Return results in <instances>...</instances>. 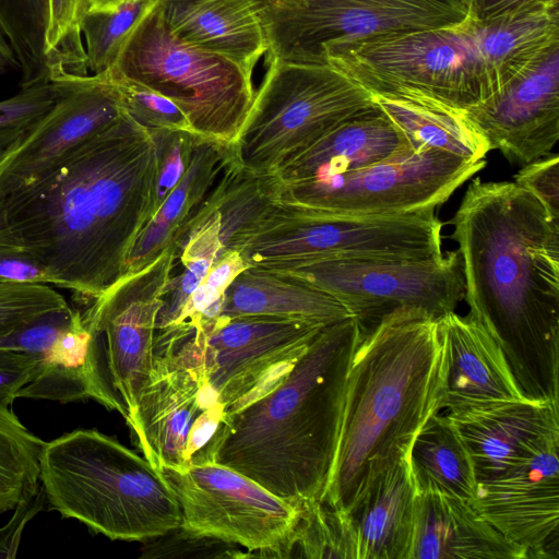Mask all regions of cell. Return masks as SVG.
Returning <instances> with one entry per match:
<instances>
[{
	"label": "cell",
	"instance_id": "1",
	"mask_svg": "<svg viewBox=\"0 0 559 559\" xmlns=\"http://www.w3.org/2000/svg\"><path fill=\"white\" fill-rule=\"evenodd\" d=\"M156 151L126 111L36 187L0 201V245L40 265L86 306L127 273L154 215Z\"/></svg>",
	"mask_w": 559,
	"mask_h": 559
},
{
	"label": "cell",
	"instance_id": "2",
	"mask_svg": "<svg viewBox=\"0 0 559 559\" xmlns=\"http://www.w3.org/2000/svg\"><path fill=\"white\" fill-rule=\"evenodd\" d=\"M450 224L468 316L525 399L559 401V218L514 181L476 178Z\"/></svg>",
	"mask_w": 559,
	"mask_h": 559
},
{
	"label": "cell",
	"instance_id": "3",
	"mask_svg": "<svg viewBox=\"0 0 559 559\" xmlns=\"http://www.w3.org/2000/svg\"><path fill=\"white\" fill-rule=\"evenodd\" d=\"M438 319L399 309L360 338L349 367L332 468L320 497L349 513L373 479L443 411Z\"/></svg>",
	"mask_w": 559,
	"mask_h": 559
},
{
	"label": "cell",
	"instance_id": "4",
	"mask_svg": "<svg viewBox=\"0 0 559 559\" xmlns=\"http://www.w3.org/2000/svg\"><path fill=\"white\" fill-rule=\"evenodd\" d=\"M360 338L353 317L323 326L272 391L225 416L211 462L294 504L320 498L332 468L347 376Z\"/></svg>",
	"mask_w": 559,
	"mask_h": 559
},
{
	"label": "cell",
	"instance_id": "5",
	"mask_svg": "<svg viewBox=\"0 0 559 559\" xmlns=\"http://www.w3.org/2000/svg\"><path fill=\"white\" fill-rule=\"evenodd\" d=\"M39 484L50 510L112 540L144 542L182 522L160 471L96 429H75L46 442Z\"/></svg>",
	"mask_w": 559,
	"mask_h": 559
},
{
	"label": "cell",
	"instance_id": "6",
	"mask_svg": "<svg viewBox=\"0 0 559 559\" xmlns=\"http://www.w3.org/2000/svg\"><path fill=\"white\" fill-rule=\"evenodd\" d=\"M371 94L406 93L465 110L506 84L484 22L381 36L328 56Z\"/></svg>",
	"mask_w": 559,
	"mask_h": 559
},
{
	"label": "cell",
	"instance_id": "7",
	"mask_svg": "<svg viewBox=\"0 0 559 559\" xmlns=\"http://www.w3.org/2000/svg\"><path fill=\"white\" fill-rule=\"evenodd\" d=\"M323 326L266 316H221L190 330L156 332L154 358L209 385L229 415L272 391Z\"/></svg>",
	"mask_w": 559,
	"mask_h": 559
},
{
	"label": "cell",
	"instance_id": "8",
	"mask_svg": "<svg viewBox=\"0 0 559 559\" xmlns=\"http://www.w3.org/2000/svg\"><path fill=\"white\" fill-rule=\"evenodd\" d=\"M247 119L231 145L245 170L271 176L345 120L377 106L372 94L333 64L267 58Z\"/></svg>",
	"mask_w": 559,
	"mask_h": 559
},
{
	"label": "cell",
	"instance_id": "9",
	"mask_svg": "<svg viewBox=\"0 0 559 559\" xmlns=\"http://www.w3.org/2000/svg\"><path fill=\"white\" fill-rule=\"evenodd\" d=\"M441 229L436 209L355 215L276 203L226 251L269 270L334 258H425L442 252Z\"/></svg>",
	"mask_w": 559,
	"mask_h": 559
},
{
	"label": "cell",
	"instance_id": "10",
	"mask_svg": "<svg viewBox=\"0 0 559 559\" xmlns=\"http://www.w3.org/2000/svg\"><path fill=\"white\" fill-rule=\"evenodd\" d=\"M111 74L173 100L192 131L233 145L252 106V74L235 61L176 37L154 8L124 41Z\"/></svg>",
	"mask_w": 559,
	"mask_h": 559
},
{
	"label": "cell",
	"instance_id": "11",
	"mask_svg": "<svg viewBox=\"0 0 559 559\" xmlns=\"http://www.w3.org/2000/svg\"><path fill=\"white\" fill-rule=\"evenodd\" d=\"M271 271L336 298L357 321L361 337L399 309L439 319L455 311L465 295L459 250L425 258H334Z\"/></svg>",
	"mask_w": 559,
	"mask_h": 559
},
{
	"label": "cell",
	"instance_id": "12",
	"mask_svg": "<svg viewBox=\"0 0 559 559\" xmlns=\"http://www.w3.org/2000/svg\"><path fill=\"white\" fill-rule=\"evenodd\" d=\"M467 16L464 0H283L264 20L265 59L325 63L372 38L453 26Z\"/></svg>",
	"mask_w": 559,
	"mask_h": 559
},
{
	"label": "cell",
	"instance_id": "13",
	"mask_svg": "<svg viewBox=\"0 0 559 559\" xmlns=\"http://www.w3.org/2000/svg\"><path fill=\"white\" fill-rule=\"evenodd\" d=\"M486 165L436 150H413L324 178L276 185L277 203L355 215H399L437 209Z\"/></svg>",
	"mask_w": 559,
	"mask_h": 559
},
{
	"label": "cell",
	"instance_id": "14",
	"mask_svg": "<svg viewBox=\"0 0 559 559\" xmlns=\"http://www.w3.org/2000/svg\"><path fill=\"white\" fill-rule=\"evenodd\" d=\"M178 249L126 274L84 310L94 331L93 364L98 403L117 411L131 429L138 397L154 364L155 322Z\"/></svg>",
	"mask_w": 559,
	"mask_h": 559
},
{
	"label": "cell",
	"instance_id": "15",
	"mask_svg": "<svg viewBox=\"0 0 559 559\" xmlns=\"http://www.w3.org/2000/svg\"><path fill=\"white\" fill-rule=\"evenodd\" d=\"M160 473L179 503L182 527L240 545L251 557L288 558L299 504L215 462Z\"/></svg>",
	"mask_w": 559,
	"mask_h": 559
},
{
	"label": "cell",
	"instance_id": "16",
	"mask_svg": "<svg viewBox=\"0 0 559 559\" xmlns=\"http://www.w3.org/2000/svg\"><path fill=\"white\" fill-rule=\"evenodd\" d=\"M225 415L209 385H201L189 371L154 358L130 430L136 447L157 469H182L211 462Z\"/></svg>",
	"mask_w": 559,
	"mask_h": 559
},
{
	"label": "cell",
	"instance_id": "17",
	"mask_svg": "<svg viewBox=\"0 0 559 559\" xmlns=\"http://www.w3.org/2000/svg\"><path fill=\"white\" fill-rule=\"evenodd\" d=\"M56 82L61 85L58 100L0 162V201L52 176L123 111L107 72Z\"/></svg>",
	"mask_w": 559,
	"mask_h": 559
},
{
	"label": "cell",
	"instance_id": "18",
	"mask_svg": "<svg viewBox=\"0 0 559 559\" xmlns=\"http://www.w3.org/2000/svg\"><path fill=\"white\" fill-rule=\"evenodd\" d=\"M463 115L490 151H500L511 164L524 166L550 154L559 140V44Z\"/></svg>",
	"mask_w": 559,
	"mask_h": 559
},
{
	"label": "cell",
	"instance_id": "19",
	"mask_svg": "<svg viewBox=\"0 0 559 559\" xmlns=\"http://www.w3.org/2000/svg\"><path fill=\"white\" fill-rule=\"evenodd\" d=\"M559 442L478 484L471 504L526 559L559 557Z\"/></svg>",
	"mask_w": 559,
	"mask_h": 559
},
{
	"label": "cell",
	"instance_id": "20",
	"mask_svg": "<svg viewBox=\"0 0 559 559\" xmlns=\"http://www.w3.org/2000/svg\"><path fill=\"white\" fill-rule=\"evenodd\" d=\"M558 402L523 397L447 413L468 449L477 485L559 442Z\"/></svg>",
	"mask_w": 559,
	"mask_h": 559
},
{
	"label": "cell",
	"instance_id": "21",
	"mask_svg": "<svg viewBox=\"0 0 559 559\" xmlns=\"http://www.w3.org/2000/svg\"><path fill=\"white\" fill-rule=\"evenodd\" d=\"M438 324L444 355V413L524 397L502 349L479 323L452 311Z\"/></svg>",
	"mask_w": 559,
	"mask_h": 559
},
{
	"label": "cell",
	"instance_id": "22",
	"mask_svg": "<svg viewBox=\"0 0 559 559\" xmlns=\"http://www.w3.org/2000/svg\"><path fill=\"white\" fill-rule=\"evenodd\" d=\"M180 40L226 57L250 74L269 44L264 15L252 0H152Z\"/></svg>",
	"mask_w": 559,
	"mask_h": 559
},
{
	"label": "cell",
	"instance_id": "23",
	"mask_svg": "<svg viewBox=\"0 0 559 559\" xmlns=\"http://www.w3.org/2000/svg\"><path fill=\"white\" fill-rule=\"evenodd\" d=\"M407 559H526L471 502L420 489Z\"/></svg>",
	"mask_w": 559,
	"mask_h": 559
},
{
	"label": "cell",
	"instance_id": "24",
	"mask_svg": "<svg viewBox=\"0 0 559 559\" xmlns=\"http://www.w3.org/2000/svg\"><path fill=\"white\" fill-rule=\"evenodd\" d=\"M415 150L378 107L349 118L283 163L271 176L293 183L360 169Z\"/></svg>",
	"mask_w": 559,
	"mask_h": 559
},
{
	"label": "cell",
	"instance_id": "25",
	"mask_svg": "<svg viewBox=\"0 0 559 559\" xmlns=\"http://www.w3.org/2000/svg\"><path fill=\"white\" fill-rule=\"evenodd\" d=\"M409 451L369 485L349 511L357 559H407L419 493Z\"/></svg>",
	"mask_w": 559,
	"mask_h": 559
},
{
	"label": "cell",
	"instance_id": "26",
	"mask_svg": "<svg viewBox=\"0 0 559 559\" xmlns=\"http://www.w3.org/2000/svg\"><path fill=\"white\" fill-rule=\"evenodd\" d=\"M222 317L266 316L328 325L352 317L330 294L281 273L248 266L229 284Z\"/></svg>",
	"mask_w": 559,
	"mask_h": 559
},
{
	"label": "cell",
	"instance_id": "27",
	"mask_svg": "<svg viewBox=\"0 0 559 559\" xmlns=\"http://www.w3.org/2000/svg\"><path fill=\"white\" fill-rule=\"evenodd\" d=\"M376 106L415 150L436 148L477 162L490 151L486 140L455 109L412 94H372Z\"/></svg>",
	"mask_w": 559,
	"mask_h": 559
},
{
	"label": "cell",
	"instance_id": "28",
	"mask_svg": "<svg viewBox=\"0 0 559 559\" xmlns=\"http://www.w3.org/2000/svg\"><path fill=\"white\" fill-rule=\"evenodd\" d=\"M93 326L84 311L75 309L71 324L43 356L35 377L17 399L70 403L93 399L99 391L93 364Z\"/></svg>",
	"mask_w": 559,
	"mask_h": 559
},
{
	"label": "cell",
	"instance_id": "29",
	"mask_svg": "<svg viewBox=\"0 0 559 559\" xmlns=\"http://www.w3.org/2000/svg\"><path fill=\"white\" fill-rule=\"evenodd\" d=\"M409 461L420 489H436L471 502L476 476L468 449L447 413L432 414L413 440Z\"/></svg>",
	"mask_w": 559,
	"mask_h": 559
},
{
	"label": "cell",
	"instance_id": "30",
	"mask_svg": "<svg viewBox=\"0 0 559 559\" xmlns=\"http://www.w3.org/2000/svg\"><path fill=\"white\" fill-rule=\"evenodd\" d=\"M276 203L273 177L245 170L236 163L231 152L216 183L195 215L217 216L224 253L231 238L253 225Z\"/></svg>",
	"mask_w": 559,
	"mask_h": 559
},
{
	"label": "cell",
	"instance_id": "31",
	"mask_svg": "<svg viewBox=\"0 0 559 559\" xmlns=\"http://www.w3.org/2000/svg\"><path fill=\"white\" fill-rule=\"evenodd\" d=\"M179 250L182 270L171 276L157 314L155 332L174 325L192 293L214 262L223 255L219 223L215 214L195 215L189 223Z\"/></svg>",
	"mask_w": 559,
	"mask_h": 559
},
{
	"label": "cell",
	"instance_id": "32",
	"mask_svg": "<svg viewBox=\"0 0 559 559\" xmlns=\"http://www.w3.org/2000/svg\"><path fill=\"white\" fill-rule=\"evenodd\" d=\"M231 155V145L197 134L191 160L183 176L153 217L176 235L178 254L186 229L205 202Z\"/></svg>",
	"mask_w": 559,
	"mask_h": 559
},
{
	"label": "cell",
	"instance_id": "33",
	"mask_svg": "<svg viewBox=\"0 0 559 559\" xmlns=\"http://www.w3.org/2000/svg\"><path fill=\"white\" fill-rule=\"evenodd\" d=\"M50 0H0V27L21 71L20 87L51 82L46 52Z\"/></svg>",
	"mask_w": 559,
	"mask_h": 559
},
{
	"label": "cell",
	"instance_id": "34",
	"mask_svg": "<svg viewBox=\"0 0 559 559\" xmlns=\"http://www.w3.org/2000/svg\"><path fill=\"white\" fill-rule=\"evenodd\" d=\"M46 441L0 403V515L14 511L39 484V456Z\"/></svg>",
	"mask_w": 559,
	"mask_h": 559
},
{
	"label": "cell",
	"instance_id": "35",
	"mask_svg": "<svg viewBox=\"0 0 559 559\" xmlns=\"http://www.w3.org/2000/svg\"><path fill=\"white\" fill-rule=\"evenodd\" d=\"M357 559V537L349 514L317 498L299 504L288 558Z\"/></svg>",
	"mask_w": 559,
	"mask_h": 559
},
{
	"label": "cell",
	"instance_id": "36",
	"mask_svg": "<svg viewBox=\"0 0 559 559\" xmlns=\"http://www.w3.org/2000/svg\"><path fill=\"white\" fill-rule=\"evenodd\" d=\"M154 4L152 0H122L84 15L81 34L90 74H100L114 66L124 41Z\"/></svg>",
	"mask_w": 559,
	"mask_h": 559
},
{
	"label": "cell",
	"instance_id": "37",
	"mask_svg": "<svg viewBox=\"0 0 559 559\" xmlns=\"http://www.w3.org/2000/svg\"><path fill=\"white\" fill-rule=\"evenodd\" d=\"M90 9V0H50L46 52L51 82L90 75L81 34Z\"/></svg>",
	"mask_w": 559,
	"mask_h": 559
},
{
	"label": "cell",
	"instance_id": "38",
	"mask_svg": "<svg viewBox=\"0 0 559 559\" xmlns=\"http://www.w3.org/2000/svg\"><path fill=\"white\" fill-rule=\"evenodd\" d=\"M106 72L116 85L123 111L138 123L148 130L192 131L188 118L173 100L143 84Z\"/></svg>",
	"mask_w": 559,
	"mask_h": 559
},
{
	"label": "cell",
	"instance_id": "39",
	"mask_svg": "<svg viewBox=\"0 0 559 559\" xmlns=\"http://www.w3.org/2000/svg\"><path fill=\"white\" fill-rule=\"evenodd\" d=\"M246 267L248 265L237 251L224 252L192 293L176 323L167 329L190 330L199 323L207 321L211 312L223 307L227 287Z\"/></svg>",
	"mask_w": 559,
	"mask_h": 559
},
{
	"label": "cell",
	"instance_id": "40",
	"mask_svg": "<svg viewBox=\"0 0 559 559\" xmlns=\"http://www.w3.org/2000/svg\"><path fill=\"white\" fill-rule=\"evenodd\" d=\"M150 132L156 151L155 214L188 168L197 134L179 129H150Z\"/></svg>",
	"mask_w": 559,
	"mask_h": 559
},
{
	"label": "cell",
	"instance_id": "41",
	"mask_svg": "<svg viewBox=\"0 0 559 559\" xmlns=\"http://www.w3.org/2000/svg\"><path fill=\"white\" fill-rule=\"evenodd\" d=\"M68 306L64 297L49 285L0 284V335Z\"/></svg>",
	"mask_w": 559,
	"mask_h": 559
},
{
	"label": "cell",
	"instance_id": "42",
	"mask_svg": "<svg viewBox=\"0 0 559 559\" xmlns=\"http://www.w3.org/2000/svg\"><path fill=\"white\" fill-rule=\"evenodd\" d=\"M142 548L143 558H243L249 552H241L236 544L214 537L198 535L181 525L163 535L145 539Z\"/></svg>",
	"mask_w": 559,
	"mask_h": 559
},
{
	"label": "cell",
	"instance_id": "43",
	"mask_svg": "<svg viewBox=\"0 0 559 559\" xmlns=\"http://www.w3.org/2000/svg\"><path fill=\"white\" fill-rule=\"evenodd\" d=\"M74 313L75 309L70 306L46 312L0 335V348L31 354L41 359L71 324Z\"/></svg>",
	"mask_w": 559,
	"mask_h": 559
},
{
	"label": "cell",
	"instance_id": "44",
	"mask_svg": "<svg viewBox=\"0 0 559 559\" xmlns=\"http://www.w3.org/2000/svg\"><path fill=\"white\" fill-rule=\"evenodd\" d=\"M61 95L58 82L41 83L0 100V130L31 128L55 105Z\"/></svg>",
	"mask_w": 559,
	"mask_h": 559
},
{
	"label": "cell",
	"instance_id": "45",
	"mask_svg": "<svg viewBox=\"0 0 559 559\" xmlns=\"http://www.w3.org/2000/svg\"><path fill=\"white\" fill-rule=\"evenodd\" d=\"M514 182L531 192L554 217L559 218V156L548 154L523 166Z\"/></svg>",
	"mask_w": 559,
	"mask_h": 559
},
{
	"label": "cell",
	"instance_id": "46",
	"mask_svg": "<svg viewBox=\"0 0 559 559\" xmlns=\"http://www.w3.org/2000/svg\"><path fill=\"white\" fill-rule=\"evenodd\" d=\"M177 247L174 231L162 221L152 217L138 235L130 251L127 273H136L156 261L165 251Z\"/></svg>",
	"mask_w": 559,
	"mask_h": 559
},
{
	"label": "cell",
	"instance_id": "47",
	"mask_svg": "<svg viewBox=\"0 0 559 559\" xmlns=\"http://www.w3.org/2000/svg\"><path fill=\"white\" fill-rule=\"evenodd\" d=\"M41 359L31 354L0 348V403L11 405L19 391L37 373Z\"/></svg>",
	"mask_w": 559,
	"mask_h": 559
},
{
	"label": "cell",
	"instance_id": "48",
	"mask_svg": "<svg viewBox=\"0 0 559 559\" xmlns=\"http://www.w3.org/2000/svg\"><path fill=\"white\" fill-rule=\"evenodd\" d=\"M0 284L55 286V281L28 255L14 248L0 245Z\"/></svg>",
	"mask_w": 559,
	"mask_h": 559
},
{
	"label": "cell",
	"instance_id": "49",
	"mask_svg": "<svg viewBox=\"0 0 559 559\" xmlns=\"http://www.w3.org/2000/svg\"><path fill=\"white\" fill-rule=\"evenodd\" d=\"M46 503L41 487L26 497L14 509L10 521L0 527V559L15 558L26 524L44 509Z\"/></svg>",
	"mask_w": 559,
	"mask_h": 559
},
{
	"label": "cell",
	"instance_id": "50",
	"mask_svg": "<svg viewBox=\"0 0 559 559\" xmlns=\"http://www.w3.org/2000/svg\"><path fill=\"white\" fill-rule=\"evenodd\" d=\"M468 17L486 21L527 11L543 5L559 4V0H464Z\"/></svg>",
	"mask_w": 559,
	"mask_h": 559
},
{
	"label": "cell",
	"instance_id": "51",
	"mask_svg": "<svg viewBox=\"0 0 559 559\" xmlns=\"http://www.w3.org/2000/svg\"><path fill=\"white\" fill-rule=\"evenodd\" d=\"M33 127L0 130V162L4 159L21 143V141Z\"/></svg>",
	"mask_w": 559,
	"mask_h": 559
},
{
	"label": "cell",
	"instance_id": "52",
	"mask_svg": "<svg viewBox=\"0 0 559 559\" xmlns=\"http://www.w3.org/2000/svg\"><path fill=\"white\" fill-rule=\"evenodd\" d=\"M252 1L258 5L260 11L264 15V20L269 13H271L273 10H275L283 2V0H252Z\"/></svg>",
	"mask_w": 559,
	"mask_h": 559
},
{
	"label": "cell",
	"instance_id": "53",
	"mask_svg": "<svg viewBox=\"0 0 559 559\" xmlns=\"http://www.w3.org/2000/svg\"><path fill=\"white\" fill-rule=\"evenodd\" d=\"M122 0H90V10L107 9L118 5Z\"/></svg>",
	"mask_w": 559,
	"mask_h": 559
},
{
	"label": "cell",
	"instance_id": "54",
	"mask_svg": "<svg viewBox=\"0 0 559 559\" xmlns=\"http://www.w3.org/2000/svg\"><path fill=\"white\" fill-rule=\"evenodd\" d=\"M0 50L17 64L14 52H13L11 46L9 45L1 27H0Z\"/></svg>",
	"mask_w": 559,
	"mask_h": 559
},
{
	"label": "cell",
	"instance_id": "55",
	"mask_svg": "<svg viewBox=\"0 0 559 559\" xmlns=\"http://www.w3.org/2000/svg\"><path fill=\"white\" fill-rule=\"evenodd\" d=\"M10 68H17V64L0 50V76L5 74Z\"/></svg>",
	"mask_w": 559,
	"mask_h": 559
}]
</instances>
